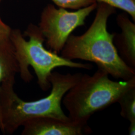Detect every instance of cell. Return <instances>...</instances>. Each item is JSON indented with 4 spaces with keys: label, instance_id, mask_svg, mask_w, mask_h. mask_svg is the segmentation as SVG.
I'll list each match as a JSON object with an SVG mask.
<instances>
[{
    "label": "cell",
    "instance_id": "cell-1",
    "mask_svg": "<svg viewBox=\"0 0 135 135\" xmlns=\"http://www.w3.org/2000/svg\"><path fill=\"white\" fill-rule=\"evenodd\" d=\"M83 74H63L52 72L49 78L51 91L48 96L33 101H25L15 92V78L0 85V129L4 134H13L26 121L49 117L62 121L71 120L61 107L63 97L80 80Z\"/></svg>",
    "mask_w": 135,
    "mask_h": 135
},
{
    "label": "cell",
    "instance_id": "cell-2",
    "mask_svg": "<svg viewBox=\"0 0 135 135\" xmlns=\"http://www.w3.org/2000/svg\"><path fill=\"white\" fill-rule=\"evenodd\" d=\"M96 13L92 24L81 35L71 34L61 56L70 60H82L95 63L98 69L117 79L127 81L135 77V69L130 67L120 57L114 44V33L107 30V22L116 9L97 3Z\"/></svg>",
    "mask_w": 135,
    "mask_h": 135
},
{
    "label": "cell",
    "instance_id": "cell-3",
    "mask_svg": "<svg viewBox=\"0 0 135 135\" xmlns=\"http://www.w3.org/2000/svg\"><path fill=\"white\" fill-rule=\"evenodd\" d=\"M98 69L93 75L83 74L63 97L62 103L73 121L88 122L97 112L117 103L127 91L135 87V77L115 81Z\"/></svg>",
    "mask_w": 135,
    "mask_h": 135
},
{
    "label": "cell",
    "instance_id": "cell-4",
    "mask_svg": "<svg viewBox=\"0 0 135 135\" xmlns=\"http://www.w3.org/2000/svg\"><path fill=\"white\" fill-rule=\"evenodd\" d=\"M29 37L27 40L19 29H12L10 40L18 63L21 78L26 83L32 81L33 75L30 66L34 69L40 88L47 91L51 88L49 78L56 68L61 67L91 70V64L74 62L55 53L44 46L45 38L38 26L29 25L25 32Z\"/></svg>",
    "mask_w": 135,
    "mask_h": 135
},
{
    "label": "cell",
    "instance_id": "cell-5",
    "mask_svg": "<svg viewBox=\"0 0 135 135\" xmlns=\"http://www.w3.org/2000/svg\"><path fill=\"white\" fill-rule=\"evenodd\" d=\"M95 3L74 12L48 4L41 14L38 26L48 50L59 54L73 32L85 24L87 18L96 10Z\"/></svg>",
    "mask_w": 135,
    "mask_h": 135
},
{
    "label": "cell",
    "instance_id": "cell-6",
    "mask_svg": "<svg viewBox=\"0 0 135 135\" xmlns=\"http://www.w3.org/2000/svg\"><path fill=\"white\" fill-rule=\"evenodd\" d=\"M22 135H83L92 133L88 122L40 117L26 121Z\"/></svg>",
    "mask_w": 135,
    "mask_h": 135
},
{
    "label": "cell",
    "instance_id": "cell-7",
    "mask_svg": "<svg viewBox=\"0 0 135 135\" xmlns=\"http://www.w3.org/2000/svg\"><path fill=\"white\" fill-rule=\"evenodd\" d=\"M117 24L121 33H114V44L122 60L130 67L135 69V24L126 13L118 15Z\"/></svg>",
    "mask_w": 135,
    "mask_h": 135
},
{
    "label": "cell",
    "instance_id": "cell-8",
    "mask_svg": "<svg viewBox=\"0 0 135 135\" xmlns=\"http://www.w3.org/2000/svg\"><path fill=\"white\" fill-rule=\"evenodd\" d=\"M19 68L10 39L0 41V85L2 83L15 78Z\"/></svg>",
    "mask_w": 135,
    "mask_h": 135
},
{
    "label": "cell",
    "instance_id": "cell-9",
    "mask_svg": "<svg viewBox=\"0 0 135 135\" xmlns=\"http://www.w3.org/2000/svg\"><path fill=\"white\" fill-rule=\"evenodd\" d=\"M121 116L129 121L135 122V87L126 92L118 100Z\"/></svg>",
    "mask_w": 135,
    "mask_h": 135
},
{
    "label": "cell",
    "instance_id": "cell-10",
    "mask_svg": "<svg viewBox=\"0 0 135 135\" xmlns=\"http://www.w3.org/2000/svg\"><path fill=\"white\" fill-rule=\"evenodd\" d=\"M97 3H104L115 9L123 10L135 22V0H95Z\"/></svg>",
    "mask_w": 135,
    "mask_h": 135
},
{
    "label": "cell",
    "instance_id": "cell-11",
    "mask_svg": "<svg viewBox=\"0 0 135 135\" xmlns=\"http://www.w3.org/2000/svg\"><path fill=\"white\" fill-rule=\"evenodd\" d=\"M59 8L77 10L97 3L95 0H51Z\"/></svg>",
    "mask_w": 135,
    "mask_h": 135
},
{
    "label": "cell",
    "instance_id": "cell-12",
    "mask_svg": "<svg viewBox=\"0 0 135 135\" xmlns=\"http://www.w3.org/2000/svg\"><path fill=\"white\" fill-rule=\"evenodd\" d=\"M12 30L8 25L3 22L0 18V41L10 39Z\"/></svg>",
    "mask_w": 135,
    "mask_h": 135
},
{
    "label": "cell",
    "instance_id": "cell-13",
    "mask_svg": "<svg viewBox=\"0 0 135 135\" xmlns=\"http://www.w3.org/2000/svg\"><path fill=\"white\" fill-rule=\"evenodd\" d=\"M129 135H135V122H130V125L128 128Z\"/></svg>",
    "mask_w": 135,
    "mask_h": 135
},
{
    "label": "cell",
    "instance_id": "cell-14",
    "mask_svg": "<svg viewBox=\"0 0 135 135\" xmlns=\"http://www.w3.org/2000/svg\"><path fill=\"white\" fill-rule=\"evenodd\" d=\"M1 1H2V0H0V2H1Z\"/></svg>",
    "mask_w": 135,
    "mask_h": 135
}]
</instances>
